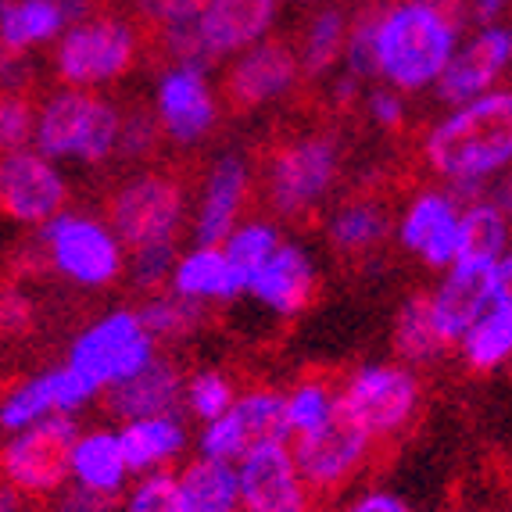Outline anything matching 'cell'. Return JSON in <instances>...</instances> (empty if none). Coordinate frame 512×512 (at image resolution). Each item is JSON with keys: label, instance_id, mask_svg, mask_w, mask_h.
<instances>
[{"label": "cell", "instance_id": "52", "mask_svg": "<svg viewBox=\"0 0 512 512\" xmlns=\"http://www.w3.org/2000/svg\"><path fill=\"white\" fill-rule=\"evenodd\" d=\"M491 201H495V205L505 212V219L512 222V172L509 176H502V180L491 187Z\"/></svg>", "mask_w": 512, "mask_h": 512}, {"label": "cell", "instance_id": "17", "mask_svg": "<svg viewBox=\"0 0 512 512\" xmlns=\"http://www.w3.org/2000/svg\"><path fill=\"white\" fill-rule=\"evenodd\" d=\"M512 61V29L487 26L480 36H473L452 61L444 76L437 79V97L444 104H470L487 94V86L502 76V69Z\"/></svg>", "mask_w": 512, "mask_h": 512}, {"label": "cell", "instance_id": "40", "mask_svg": "<svg viewBox=\"0 0 512 512\" xmlns=\"http://www.w3.org/2000/svg\"><path fill=\"white\" fill-rule=\"evenodd\" d=\"M233 405H237V398H233V384H230V376L226 373H219V369H205V373H197L194 380H190L187 409L194 412L197 419L212 423V419L226 416Z\"/></svg>", "mask_w": 512, "mask_h": 512}, {"label": "cell", "instance_id": "10", "mask_svg": "<svg viewBox=\"0 0 512 512\" xmlns=\"http://www.w3.org/2000/svg\"><path fill=\"white\" fill-rule=\"evenodd\" d=\"M137 36L119 18L76 22L58 43V76L69 86H97L119 79L133 65Z\"/></svg>", "mask_w": 512, "mask_h": 512}, {"label": "cell", "instance_id": "43", "mask_svg": "<svg viewBox=\"0 0 512 512\" xmlns=\"http://www.w3.org/2000/svg\"><path fill=\"white\" fill-rule=\"evenodd\" d=\"M162 119H151L144 108L129 111L122 119V137H119V154L129 158V162H140L147 154H154L158 147V137H162Z\"/></svg>", "mask_w": 512, "mask_h": 512}, {"label": "cell", "instance_id": "26", "mask_svg": "<svg viewBox=\"0 0 512 512\" xmlns=\"http://www.w3.org/2000/svg\"><path fill=\"white\" fill-rule=\"evenodd\" d=\"M394 351H398V359L409 362V366H430L437 362L448 351V337L441 333L434 319V301L427 294H412L402 308H398V316H394Z\"/></svg>", "mask_w": 512, "mask_h": 512}, {"label": "cell", "instance_id": "12", "mask_svg": "<svg viewBox=\"0 0 512 512\" xmlns=\"http://www.w3.org/2000/svg\"><path fill=\"white\" fill-rule=\"evenodd\" d=\"M312 487L301 477L294 448L287 441L255 444L240 459V498L244 512H312Z\"/></svg>", "mask_w": 512, "mask_h": 512}, {"label": "cell", "instance_id": "8", "mask_svg": "<svg viewBox=\"0 0 512 512\" xmlns=\"http://www.w3.org/2000/svg\"><path fill=\"white\" fill-rule=\"evenodd\" d=\"M47 262L79 287H108L122 273V240L86 215H54L40 230Z\"/></svg>", "mask_w": 512, "mask_h": 512}, {"label": "cell", "instance_id": "47", "mask_svg": "<svg viewBox=\"0 0 512 512\" xmlns=\"http://www.w3.org/2000/svg\"><path fill=\"white\" fill-rule=\"evenodd\" d=\"M119 495L115 491H97V487L76 484L72 491L54 498V512H115Z\"/></svg>", "mask_w": 512, "mask_h": 512}, {"label": "cell", "instance_id": "41", "mask_svg": "<svg viewBox=\"0 0 512 512\" xmlns=\"http://www.w3.org/2000/svg\"><path fill=\"white\" fill-rule=\"evenodd\" d=\"M126 512H183L180 477H172L169 470L147 473V477L133 487Z\"/></svg>", "mask_w": 512, "mask_h": 512}, {"label": "cell", "instance_id": "2", "mask_svg": "<svg viewBox=\"0 0 512 512\" xmlns=\"http://www.w3.org/2000/svg\"><path fill=\"white\" fill-rule=\"evenodd\" d=\"M455 58V29L427 0H405L384 11L380 26V65L398 90H423L437 83Z\"/></svg>", "mask_w": 512, "mask_h": 512}, {"label": "cell", "instance_id": "15", "mask_svg": "<svg viewBox=\"0 0 512 512\" xmlns=\"http://www.w3.org/2000/svg\"><path fill=\"white\" fill-rule=\"evenodd\" d=\"M94 394H101V387L90 376L79 373L76 366L47 369V373L33 376L26 384L11 387L8 398H4V409H0V423H4V430L18 434V430L33 427V423L54 416V412L79 409Z\"/></svg>", "mask_w": 512, "mask_h": 512}, {"label": "cell", "instance_id": "42", "mask_svg": "<svg viewBox=\"0 0 512 512\" xmlns=\"http://www.w3.org/2000/svg\"><path fill=\"white\" fill-rule=\"evenodd\" d=\"M251 452L248 437H244V427H240V419L233 416V409L226 416L212 419L201 434V455H212V459H244Z\"/></svg>", "mask_w": 512, "mask_h": 512}, {"label": "cell", "instance_id": "14", "mask_svg": "<svg viewBox=\"0 0 512 512\" xmlns=\"http://www.w3.org/2000/svg\"><path fill=\"white\" fill-rule=\"evenodd\" d=\"M298 69H301V58H294L291 43H280V40L255 43L226 72V83H222L226 104L237 115L262 108V104L276 101V97H283L291 90L294 79H298Z\"/></svg>", "mask_w": 512, "mask_h": 512}, {"label": "cell", "instance_id": "22", "mask_svg": "<svg viewBox=\"0 0 512 512\" xmlns=\"http://www.w3.org/2000/svg\"><path fill=\"white\" fill-rule=\"evenodd\" d=\"M248 294L273 308L276 316H298L316 294V269L312 258L294 244H280L273 255L258 265L248 280Z\"/></svg>", "mask_w": 512, "mask_h": 512}, {"label": "cell", "instance_id": "31", "mask_svg": "<svg viewBox=\"0 0 512 512\" xmlns=\"http://www.w3.org/2000/svg\"><path fill=\"white\" fill-rule=\"evenodd\" d=\"M505 244H509V219L491 197L462 212L459 262H498L505 255Z\"/></svg>", "mask_w": 512, "mask_h": 512}, {"label": "cell", "instance_id": "33", "mask_svg": "<svg viewBox=\"0 0 512 512\" xmlns=\"http://www.w3.org/2000/svg\"><path fill=\"white\" fill-rule=\"evenodd\" d=\"M233 416L240 419L248 444H265V441H287L294 434L291 412H287V394L258 387V391L240 394L233 405Z\"/></svg>", "mask_w": 512, "mask_h": 512}, {"label": "cell", "instance_id": "24", "mask_svg": "<svg viewBox=\"0 0 512 512\" xmlns=\"http://www.w3.org/2000/svg\"><path fill=\"white\" fill-rule=\"evenodd\" d=\"M387 233H391V212L376 197H351V201H344L330 215V226H326L330 248L341 258H348V262L373 255L387 240Z\"/></svg>", "mask_w": 512, "mask_h": 512}, {"label": "cell", "instance_id": "34", "mask_svg": "<svg viewBox=\"0 0 512 512\" xmlns=\"http://www.w3.org/2000/svg\"><path fill=\"white\" fill-rule=\"evenodd\" d=\"M140 319H144V326L151 330V337L180 341V337H190L197 326L205 323V301L172 291V294L147 301V305L140 308Z\"/></svg>", "mask_w": 512, "mask_h": 512}, {"label": "cell", "instance_id": "20", "mask_svg": "<svg viewBox=\"0 0 512 512\" xmlns=\"http://www.w3.org/2000/svg\"><path fill=\"white\" fill-rule=\"evenodd\" d=\"M108 416L119 419H147V416H176V405L183 398V380L180 369L172 359L154 355L140 373L126 376L119 384H111L101 391Z\"/></svg>", "mask_w": 512, "mask_h": 512}, {"label": "cell", "instance_id": "28", "mask_svg": "<svg viewBox=\"0 0 512 512\" xmlns=\"http://www.w3.org/2000/svg\"><path fill=\"white\" fill-rule=\"evenodd\" d=\"M172 291L187 294V298H237L248 291V280L233 269L226 258V248H197L176 265L172 273Z\"/></svg>", "mask_w": 512, "mask_h": 512}, {"label": "cell", "instance_id": "21", "mask_svg": "<svg viewBox=\"0 0 512 512\" xmlns=\"http://www.w3.org/2000/svg\"><path fill=\"white\" fill-rule=\"evenodd\" d=\"M158 119L169 140L197 144L215 126V101L205 83V72L172 69L158 83Z\"/></svg>", "mask_w": 512, "mask_h": 512}, {"label": "cell", "instance_id": "38", "mask_svg": "<svg viewBox=\"0 0 512 512\" xmlns=\"http://www.w3.org/2000/svg\"><path fill=\"white\" fill-rule=\"evenodd\" d=\"M276 248H280V240H276V230L269 222H244V226H237V230L230 233V240H226V258H230L233 269H237L244 280H251V273H255L258 265L273 255Z\"/></svg>", "mask_w": 512, "mask_h": 512}, {"label": "cell", "instance_id": "32", "mask_svg": "<svg viewBox=\"0 0 512 512\" xmlns=\"http://www.w3.org/2000/svg\"><path fill=\"white\" fill-rule=\"evenodd\" d=\"M462 359L477 373H491L512 359V308L491 305L462 337Z\"/></svg>", "mask_w": 512, "mask_h": 512}, {"label": "cell", "instance_id": "27", "mask_svg": "<svg viewBox=\"0 0 512 512\" xmlns=\"http://www.w3.org/2000/svg\"><path fill=\"white\" fill-rule=\"evenodd\" d=\"M122 452H126L129 473H147L162 462L176 459L187 444L183 423L176 416H147V419H129L119 430Z\"/></svg>", "mask_w": 512, "mask_h": 512}, {"label": "cell", "instance_id": "19", "mask_svg": "<svg viewBox=\"0 0 512 512\" xmlns=\"http://www.w3.org/2000/svg\"><path fill=\"white\" fill-rule=\"evenodd\" d=\"M251 190V169L240 154H222L212 165L205 180V194L197 205V222L194 237L197 248H219L222 240H230V233L237 230V215L248 201Z\"/></svg>", "mask_w": 512, "mask_h": 512}, {"label": "cell", "instance_id": "37", "mask_svg": "<svg viewBox=\"0 0 512 512\" xmlns=\"http://www.w3.org/2000/svg\"><path fill=\"white\" fill-rule=\"evenodd\" d=\"M165 54H169L180 69L208 72L215 61L222 58L212 47V40L205 36L201 18H190V22H176V26H165Z\"/></svg>", "mask_w": 512, "mask_h": 512}, {"label": "cell", "instance_id": "1", "mask_svg": "<svg viewBox=\"0 0 512 512\" xmlns=\"http://www.w3.org/2000/svg\"><path fill=\"white\" fill-rule=\"evenodd\" d=\"M430 172L448 183H484L512 162V90H495L437 122L423 140Z\"/></svg>", "mask_w": 512, "mask_h": 512}, {"label": "cell", "instance_id": "51", "mask_svg": "<svg viewBox=\"0 0 512 512\" xmlns=\"http://www.w3.org/2000/svg\"><path fill=\"white\" fill-rule=\"evenodd\" d=\"M512 0H470V18L480 22V26H491L505 8H509Z\"/></svg>", "mask_w": 512, "mask_h": 512}, {"label": "cell", "instance_id": "53", "mask_svg": "<svg viewBox=\"0 0 512 512\" xmlns=\"http://www.w3.org/2000/svg\"><path fill=\"white\" fill-rule=\"evenodd\" d=\"M54 4H61V11L69 15V22H79V18L90 11V0H54Z\"/></svg>", "mask_w": 512, "mask_h": 512}, {"label": "cell", "instance_id": "6", "mask_svg": "<svg viewBox=\"0 0 512 512\" xmlns=\"http://www.w3.org/2000/svg\"><path fill=\"white\" fill-rule=\"evenodd\" d=\"M79 430L69 416L40 419L33 427L18 430L4 448V477L11 487L22 491V498H47L58 495L72 473Z\"/></svg>", "mask_w": 512, "mask_h": 512}, {"label": "cell", "instance_id": "25", "mask_svg": "<svg viewBox=\"0 0 512 512\" xmlns=\"http://www.w3.org/2000/svg\"><path fill=\"white\" fill-rule=\"evenodd\" d=\"M183 512H237L244 509L240 498V470L226 459L201 455L180 473Z\"/></svg>", "mask_w": 512, "mask_h": 512}, {"label": "cell", "instance_id": "36", "mask_svg": "<svg viewBox=\"0 0 512 512\" xmlns=\"http://www.w3.org/2000/svg\"><path fill=\"white\" fill-rule=\"evenodd\" d=\"M337 405H341V387H333L330 380H301L287 394V412H291L294 434L319 430L337 412Z\"/></svg>", "mask_w": 512, "mask_h": 512}, {"label": "cell", "instance_id": "46", "mask_svg": "<svg viewBox=\"0 0 512 512\" xmlns=\"http://www.w3.org/2000/svg\"><path fill=\"white\" fill-rule=\"evenodd\" d=\"M212 0H137V8L151 18L154 26H176V22H190L201 18Z\"/></svg>", "mask_w": 512, "mask_h": 512}, {"label": "cell", "instance_id": "39", "mask_svg": "<svg viewBox=\"0 0 512 512\" xmlns=\"http://www.w3.org/2000/svg\"><path fill=\"white\" fill-rule=\"evenodd\" d=\"M380 26H384V15H380V11H366V15H359V22L351 26V33H348L351 76H359V79L384 76V65H380Z\"/></svg>", "mask_w": 512, "mask_h": 512}, {"label": "cell", "instance_id": "29", "mask_svg": "<svg viewBox=\"0 0 512 512\" xmlns=\"http://www.w3.org/2000/svg\"><path fill=\"white\" fill-rule=\"evenodd\" d=\"M69 15L54 0H4L0 8V29H4V54L29 51L33 43H47L61 33Z\"/></svg>", "mask_w": 512, "mask_h": 512}, {"label": "cell", "instance_id": "54", "mask_svg": "<svg viewBox=\"0 0 512 512\" xmlns=\"http://www.w3.org/2000/svg\"><path fill=\"white\" fill-rule=\"evenodd\" d=\"M18 498H22V491L4 484V491H0V512H18Z\"/></svg>", "mask_w": 512, "mask_h": 512}, {"label": "cell", "instance_id": "11", "mask_svg": "<svg viewBox=\"0 0 512 512\" xmlns=\"http://www.w3.org/2000/svg\"><path fill=\"white\" fill-rule=\"evenodd\" d=\"M369 444L373 437L337 405V412L319 430L294 437V459H298L305 484L316 495H330L366 466Z\"/></svg>", "mask_w": 512, "mask_h": 512}, {"label": "cell", "instance_id": "23", "mask_svg": "<svg viewBox=\"0 0 512 512\" xmlns=\"http://www.w3.org/2000/svg\"><path fill=\"white\" fill-rule=\"evenodd\" d=\"M276 0H212L201 15L205 36L219 54H237L244 47H255L273 26Z\"/></svg>", "mask_w": 512, "mask_h": 512}, {"label": "cell", "instance_id": "48", "mask_svg": "<svg viewBox=\"0 0 512 512\" xmlns=\"http://www.w3.org/2000/svg\"><path fill=\"white\" fill-rule=\"evenodd\" d=\"M369 119L384 129L402 126L405 108H402V101H398V94H391V90H376V94L369 97Z\"/></svg>", "mask_w": 512, "mask_h": 512}, {"label": "cell", "instance_id": "7", "mask_svg": "<svg viewBox=\"0 0 512 512\" xmlns=\"http://www.w3.org/2000/svg\"><path fill=\"white\" fill-rule=\"evenodd\" d=\"M341 409L373 441L402 434L419 409V380L409 366H362L344 380Z\"/></svg>", "mask_w": 512, "mask_h": 512}, {"label": "cell", "instance_id": "49", "mask_svg": "<svg viewBox=\"0 0 512 512\" xmlns=\"http://www.w3.org/2000/svg\"><path fill=\"white\" fill-rule=\"evenodd\" d=\"M344 512H412L409 505L398 495H387V491H369V495L355 498Z\"/></svg>", "mask_w": 512, "mask_h": 512}, {"label": "cell", "instance_id": "50", "mask_svg": "<svg viewBox=\"0 0 512 512\" xmlns=\"http://www.w3.org/2000/svg\"><path fill=\"white\" fill-rule=\"evenodd\" d=\"M495 305L512 308V248L498 258V269H495Z\"/></svg>", "mask_w": 512, "mask_h": 512}, {"label": "cell", "instance_id": "45", "mask_svg": "<svg viewBox=\"0 0 512 512\" xmlns=\"http://www.w3.org/2000/svg\"><path fill=\"white\" fill-rule=\"evenodd\" d=\"M133 283H137L140 291H154V287H162L172 273H176V251L172 244H158V248H144V251H133Z\"/></svg>", "mask_w": 512, "mask_h": 512}, {"label": "cell", "instance_id": "13", "mask_svg": "<svg viewBox=\"0 0 512 512\" xmlns=\"http://www.w3.org/2000/svg\"><path fill=\"white\" fill-rule=\"evenodd\" d=\"M65 176L54 169V158L40 151H8L0 165V201L15 222H51L65 205Z\"/></svg>", "mask_w": 512, "mask_h": 512}, {"label": "cell", "instance_id": "16", "mask_svg": "<svg viewBox=\"0 0 512 512\" xmlns=\"http://www.w3.org/2000/svg\"><path fill=\"white\" fill-rule=\"evenodd\" d=\"M459 222H462L459 201L452 194L423 190L405 208L402 226H398V240H402L412 255H419L427 265L441 269V265L459 262Z\"/></svg>", "mask_w": 512, "mask_h": 512}, {"label": "cell", "instance_id": "44", "mask_svg": "<svg viewBox=\"0 0 512 512\" xmlns=\"http://www.w3.org/2000/svg\"><path fill=\"white\" fill-rule=\"evenodd\" d=\"M33 119H40V115H33V101L18 90H8L4 108H0V140L8 151H18V147H26L29 137H36Z\"/></svg>", "mask_w": 512, "mask_h": 512}, {"label": "cell", "instance_id": "30", "mask_svg": "<svg viewBox=\"0 0 512 512\" xmlns=\"http://www.w3.org/2000/svg\"><path fill=\"white\" fill-rule=\"evenodd\" d=\"M129 462L122 452L119 434H108V430H94V434L79 437L76 444V459H72V477L86 487H97V491H115L119 495L122 484H126Z\"/></svg>", "mask_w": 512, "mask_h": 512}, {"label": "cell", "instance_id": "3", "mask_svg": "<svg viewBox=\"0 0 512 512\" xmlns=\"http://www.w3.org/2000/svg\"><path fill=\"white\" fill-rule=\"evenodd\" d=\"M341 172V144L330 133L280 140L262 165L265 208L287 222H305L326 201Z\"/></svg>", "mask_w": 512, "mask_h": 512}, {"label": "cell", "instance_id": "35", "mask_svg": "<svg viewBox=\"0 0 512 512\" xmlns=\"http://www.w3.org/2000/svg\"><path fill=\"white\" fill-rule=\"evenodd\" d=\"M348 43V26H344V15L337 8L319 11L305 29V43H301V69L305 76H323L330 69L341 47Z\"/></svg>", "mask_w": 512, "mask_h": 512}, {"label": "cell", "instance_id": "5", "mask_svg": "<svg viewBox=\"0 0 512 512\" xmlns=\"http://www.w3.org/2000/svg\"><path fill=\"white\" fill-rule=\"evenodd\" d=\"M187 194L169 172H140L122 183L108 201V222L129 251L172 244L183 226Z\"/></svg>", "mask_w": 512, "mask_h": 512}, {"label": "cell", "instance_id": "9", "mask_svg": "<svg viewBox=\"0 0 512 512\" xmlns=\"http://www.w3.org/2000/svg\"><path fill=\"white\" fill-rule=\"evenodd\" d=\"M151 359V330L144 326L140 312H111L101 323L79 333L69 351V366L90 376L101 391L140 373Z\"/></svg>", "mask_w": 512, "mask_h": 512}, {"label": "cell", "instance_id": "18", "mask_svg": "<svg viewBox=\"0 0 512 512\" xmlns=\"http://www.w3.org/2000/svg\"><path fill=\"white\" fill-rule=\"evenodd\" d=\"M495 269L498 262H455L452 273L437 287L434 319L448 341H462L487 308L495 305Z\"/></svg>", "mask_w": 512, "mask_h": 512}, {"label": "cell", "instance_id": "4", "mask_svg": "<svg viewBox=\"0 0 512 512\" xmlns=\"http://www.w3.org/2000/svg\"><path fill=\"white\" fill-rule=\"evenodd\" d=\"M122 115L111 101L83 94L79 86L51 97L36 119V151L47 158H76L97 165L119 151Z\"/></svg>", "mask_w": 512, "mask_h": 512}]
</instances>
